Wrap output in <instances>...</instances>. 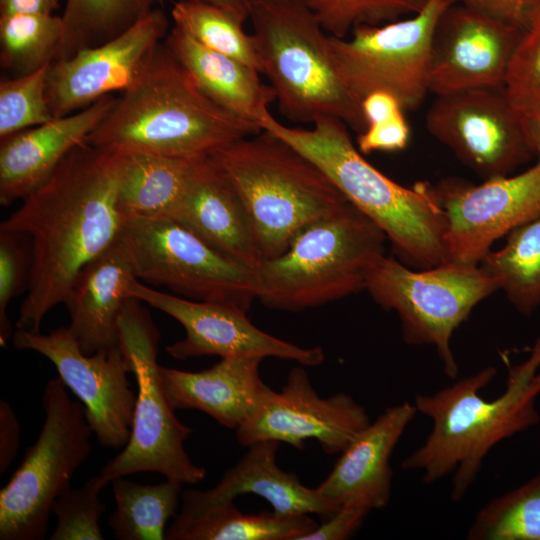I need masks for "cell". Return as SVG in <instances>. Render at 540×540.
Here are the masks:
<instances>
[{
	"mask_svg": "<svg viewBox=\"0 0 540 540\" xmlns=\"http://www.w3.org/2000/svg\"><path fill=\"white\" fill-rule=\"evenodd\" d=\"M262 360L227 357L197 372L160 366L159 373L174 410H199L236 430L255 414L269 387L259 374Z\"/></svg>",
	"mask_w": 540,
	"mask_h": 540,
	"instance_id": "obj_24",
	"label": "cell"
},
{
	"mask_svg": "<svg viewBox=\"0 0 540 540\" xmlns=\"http://www.w3.org/2000/svg\"><path fill=\"white\" fill-rule=\"evenodd\" d=\"M174 26L201 46L235 58L259 73L260 59L252 34L227 11L201 0H179L171 10Z\"/></svg>",
	"mask_w": 540,
	"mask_h": 540,
	"instance_id": "obj_33",
	"label": "cell"
},
{
	"mask_svg": "<svg viewBox=\"0 0 540 540\" xmlns=\"http://www.w3.org/2000/svg\"><path fill=\"white\" fill-rule=\"evenodd\" d=\"M504 90L522 115L540 113V6L531 15L514 51Z\"/></svg>",
	"mask_w": 540,
	"mask_h": 540,
	"instance_id": "obj_38",
	"label": "cell"
},
{
	"mask_svg": "<svg viewBox=\"0 0 540 540\" xmlns=\"http://www.w3.org/2000/svg\"><path fill=\"white\" fill-rule=\"evenodd\" d=\"M232 14L242 23L250 18L252 0H201Z\"/></svg>",
	"mask_w": 540,
	"mask_h": 540,
	"instance_id": "obj_46",
	"label": "cell"
},
{
	"mask_svg": "<svg viewBox=\"0 0 540 540\" xmlns=\"http://www.w3.org/2000/svg\"><path fill=\"white\" fill-rule=\"evenodd\" d=\"M265 1H285V0H265Z\"/></svg>",
	"mask_w": 540,
	"mask_h": 540,
	"instance_id": "obj_48",
	"label": "cell"
},
{
	"mask_svg": "<svg viewBox=\"0 0 540 540\" xmlns=\"http://www.w3.org/2000/svg\"><path fill=\"white\" fill-rule=\"evenodd\" d=\"M164 44L210 100L261 128L260 122L270 113L269 105L276 101V95L270 85L261 82L258 71L201 46L176 26Z\"/></svg>",
	"mask_w": 540,
	"mask_h": 540,
	"instance_id": "obj_26",
	"label": "cell"
},
{
	"mask_svg": "<svg viewBox=\"0 0 540 540\" xmlns=\"http://www.w3.org/2000/svg\"><path fill=\"white\" fill-rule=\"evenodd\" d=\"M365 290L384 310L397 313L407 344L433 346L444 373L455 379L453 333L499 287L479 264L445 262L413 270L384 255L371 267Z\"/></svg>",
	"mask_w": 540,
	"mask_h": 540,
	"instance_id": "obj_9",
	"label": "cell"
},
{
	"mask_svg": "<svg viewBox=\"0 0 540 540\" xmlns=\"http://www.w3.org/2000/svg\"><path fill=\"white\" fill-rule=\"evenodd\" d=\"M417 184L441 215L446 262L479 264L499 238L540 214V158L479 185L457 178Z\"/></svg>",
	"mask_w": 540,
	"mask_h": 540,
	"instance_id": "obj_13",
	"label": "cell"
},
{
	"mask_svg": "<svg viewBox=\"0 0 540 540\" xmlns=\"http://www.w3.org/2000/svg\"><path fill=\"white\" fill-rule=\"evenodd\" d=\"M129 296L147 303L179 322L183 339L166 347L175 359L217 355L227 357H275L315 367L325 360L319 346L301 347L270 335L253 325L243 309L218 302L196 301L168 294L133 281Z\"/></svg>",
	"mask_w": 540,
	"mask_h": 540,
	"instance_id": "obj_16",
	"label": "cell"
},
{
	"mask_svg": "<svg viewBox=\"0 0 540 540\" xmlns=\"http://www.w3.org/2000/svg\"><path fill=\"white\" fill-rule=\"evenodd\" d=\"M120 239L139 281L246 312L257 299L255 270L225 256L174 218L125 219Z\"/></svg>",
	"mask_w": 540,
	"mask_h": 540,
	"instance_id": "obj_11",
	"label": "cell"
},
{
	"mask_svg": "<svg viewBox=\"0 0 540 540\" xmlns=\"http://www.w3.org/2000/svg\"><path fill=\"white\" fill-rule=\"evenodd\" d=\"M455 0H427L414 15L377 26L356 27L346 38L330 35L336 69L353 97L373 92L394 96L403 110L424 102L432 36L442 13Z\"/></svg>",
	"mask_w": 540,
	"mask_h": 540,
	"instance_id": "obj_12",
	"label": "cell"
},
{
	"mask_svg": "<svg viewBox=\"0 0 540 540\" xmlns=\"http://www.w3.org/2000/svg\"><path fill=\"white\" fill-rule=\"evenodd\" d=\"M20 443V424L5 400L0 401V474L6 472L14 460Z\"/></svg>",
	"mask_w": 540,
	"mask_h": 540,
	"instance_id": "obj_43",
	"label": "cell"
},
{
	"mask_svg": "<svg viewBox=\"0 0 540 540\" xmlns=\"http://www.w3.org/2000/svg\"><path fill=\"white\" fill-rule=\"evenodd\" d=\"M361 108L367 125L403 112L400 103L394 96L380 91L368 94L362 100Z\"/></svg>",
	"mask_w": 540,
	"mask_h": 540,
	"instance_id": "obj_44",
	"label": "cell"
},
{
	"mask_svg": "<svg viewBox=\"0 0 540 540\" xmlns=\"http://www.w3.org/2000/svg\"><path fill=\"white\" fill-rule=\"evenodd\" d=\"M318 526L308 514H245L227 501L191 517L178 514L165 540H301Z\"/></svg>",
	"mask_w": 540,
	"mask_h": 540,
	"instance_id": "obj_28",
	"label": "cell"
},
{
	"mask_svg": "<svg viewBox=\"0 0 540 540\" xmlns=\"http://www.w3.org/2000/svg\"><path fill=\"white\" fill-rule=\"evenodd\" d=\"M116 99L104 96L72 114L2 138L0 204L22 201L47 181L73 149L87 142Z\"/></svg>",
	"mask_w": 540,
	"mask_h": 540,
	"instance_id": "obj_20",
	"label": "cell"
},
{
	"mask_svg": "<svg viewBox=\"0 0 540 540\" xmlns=\"http://www.w3.org/2000/svg\"><path fill=\"white\" fill-rule=\"evenodd\" d=\"M249 20L261 73L286 118L313 124L333 117L358 133L366 129L361 103L336 69L330 35L304 0H252Z\"/></svg>",
	"mask_w": 540,
	"mask_h": 540,
	"instance_id": "obj_6",
	"label": "cell"
},
{
	"mask_svg": "<svg viewBox=\"0 0 540 540\" xmlns=\"http://www.w3.org/2000/svg\"><path fill=\"white\" fill-rule=\"evenodd\" d=\"M370 422L366 408L347 393L321 398L301 365L290 370L280 391L267 388L259 408L235 436L244 447L274 440L297 450L314 439L333 455L341 453Z\"/></svg>",
	"mask_w": 540,
	"mask_h": 540,
	"instance_id": "obj_17",
	"label": "cell"
},
{
	"mask_svg": "<svg viewBox=\"0 0 540 540\" xmlns=\"http://www.w3.org/2000/svg\"><path fill=\"white\" fill-rule=\"evenodd\" d=\"M371 510L365 506L346 503L322 524L301 538V540H345L361 527Z\"/></svg>",
	"mask_w": 540,
	"mask_h": 540,
	"instance_id": "obj_41",
	"label": "cell"
},
{
	"mask_svg": "<svg viewBox=\"0 0 540 540\" xmlns=\"http://www.w3.org/2000/svg\"><path fill=\"white\" fill-rule=\"evenodd\" d=\"M523 30L459 3L440 16L432 36L428 87L436 96L502 89Z\"/></svg>",
	"mask_w": 540,
	"mask_h": 540,
	"instance_id": "obj_19",
	"label": "cell"
},
{
	"mask_svg": "<svg viewBox=\"0 0 540 540\" xmlns=\"http://www.w3.org/2000/svg\"><path fill=\"white\" fill-rule=\"evenodd\" d=\"M165 0H66L64 36L56 60L116 37Z\"/></svg>",
	"mask_w": 540,
	"mask_h": 540,
	"instance_id": "obj_31",
	"label": "cell"
},
{
	"mask_svg": "<svg viewBox=\"0 0 540 540\" xmlns=\"http://www.w3.org/2000/svg\"><path fill=\"white\" fill-rule=\"evenodd\" d=\"M63 36L61 16L38 13L0 15L2 69L21 76L52 64Z\"/></svg>",
	"mask_w": 540,
	"mask_h": 540,
	"instance_id": "obj_32",
	"label": "cell"
},
{
	"mask_svg": "<svg viewBox=\"0 0 540 540\" xmlns=\"http://www.w3.org/2000/svg\"><path fill=\"white\" fill-rule=\"evenodd\" d=\"M280 442L265 440L245 448L236 464L224 472L220 481L207 490L187 489L182 492L179 516H195L206 509L235 498L253 494L264 498L281 516L317 514L333 515L340 507L326 500L317 488L303 485L297 474L282 470L276 455Z\"/></svg>",
	"mask_w": 540,
	"mask_h": 540,
	"instance_id": "obj_21",
	"label": "cell"
},
{
	"mask_svg": "<svg viewBox=\"0 0 540 540\" xmlns=\"http://www.w3.org/2000/svg\"><path fill=\"white\" fill-rule=\"evenodd\" d=\"M137 275L119 239L86 265L65 302L69 330L86 355L119 345L118 319Z\"/></svg>",
	"mask_w": 540,
	"mask_h": 540,
	"instance_id": "obj_25",
	"label": "cell"
},
{
	"mask_svg": "<svg viewBox=\"0 0 540 540\" xmlns=\"http://www.w3.org/2000/svg\"><path fill=\"white\" fill-rule=\"evenodd\" d=\"M410 137L409 125L400 112L380 121L369 123L357 138L358 150L366 155L376 151H398L404 149Z\"/></svg>",
	"mask_w": 540,
	"mask_h": 540,
	"instance_id": "obj_40",
	"label": "cell"
},
{
	"mask_svg": "<svg viewBox=\"0 0 540 540\" xmlns=\"http://www.w3.org/2000/svg\"><path fill=\"white\" fill-rule=\"evenodd\" d=\"M31 269L30 240L24 234L0 228V345L13 336L7 316L10 301L27 290Z\"/></svg>",
	"mask_w": 540,
	"mask_h": 540,
	"instance_id": "obj_39",
	"label": "cell"
},
{
	"mask_svg": "<svg viewBox=\"0 0 540 540\" xmlns=\"http://www.w3.org/2000/svg\"><path fill=\"white\" fill-rule=\"evenodd\" d=\"M260 131L210 100L163 42L87 143L197 160Z\"/></svg>",
	"mask_w": 540,
	"mask_h": 540,
	"instance_id": "obj_3",
	"label": "cell"
},
{
	"mask_svg": "<svg viewBox=\"0 0 540 540\" xmlns=\"http://www.w3.org/2000/svg\"><path fill=\"white\" fill-rule=\"evenodd\" d=\"M496 374V368L487 366L439 391L414 398L417 412L431 419L432 428L401 467L420 472L426 484L452 475L454 502L465 496L498 443L539 423L540 336L524 361L508 366L504 392L485 399L481 390Z\"/></svg>",
	"mask_w": 540,
	"mask_h": 540,
	"instance_id": "obj_2",
	"label": "cell"
},
{
	"mask_svg": "<svg viewBox=\"0 0 540 540\" xmlns=\"http://www.w3.org/2000/svg\"><path fill=\"white\" fill-rule=\"evenodd\" d=\"M123 223L112 150L87 142L76 147L0 224L27 236L31 246L17 329L40 332L45 316L65 304L83 268L119 239Z\"/></svg>",
	"mask_w": 540,
	"mask_h": 540,
	"instance_id": "obj_1",
	"label": "cell"
},
{
	"mask_svg": "<svg viewBox=\"0 0 540 540\" xmlns=\"http://www.w3.org/2000/svg\"><path fill=\"white\" fill-rule=\"evenodd\" d=\"M523 127L529 148L534 156L540 158V113L522 115Z\"/></svg>",
	"mask_w": 540,
	"mask_h": 540,
	"instance_id": "obj_47",
	"label": "cell"
},
{
	"mask_svg": "<svg viewBox=\"0 0 540 540\" xmlns=\"http://www.w3.org/2000/svg\"><path fill=\"white\" fill-rule=\"evenodd\" d=\"M106 483L99 474L79 488L65 489L53 502L57 523L50 540H102L100 519L106 506L99 494Z\"/></svg>",
	"mask_w": 540,
	"mask_h": 540,
	"instance_id": "obj_37",
	"label": "cell"
},
{
	"mask_svg": "<svg viewBox=\"0 0 540 540\" xmlns=\"http://www.w3.org/2000/svg\"><path fill=\"white\" fill-rule=\"evenodd\" d=\"M429 134L484 180L511 175L534 156L522 114L504 88L437 96L425 115Z\"/></svg>",
	"mask_w": 540,
	"mask_h": 540,
	"instance_id": "obj_15",
	"label": "cell"
},
{
	"mask_svg": "<svg viewBox=\"0 0 540 540\" xmlns=\"http://www.w3.org/2000/svg\"><path fill=\"white\" fill-rule=\"evenodd\" d=\"M169 22L157 7L121 34L55 60L46 96L54 118L79 111L100 98L132 87L167 36Z\"/></svg>",
	"mask_w": 540,
	"mask_h": 540,
	"instance_id": "obj_18",
	"label": "cell"
},
{
	"mask_svg": "<svg viewBox=\"0 0 540 540\" xmlns=\"http://www.w3.org/2000/svg\"><path fill=\"white\" fill-rule=\"evenodd\" d=\"M260 126L319 166L347 201L383 230L401 262L416 269L446 262L435 204L417 183L406 188L369 163L343 121L323 117L307 129L287 126L269 113Z\"/></svg>",
	"mask_w": 540,
	"mask_h": 540,
	"instance_id": "obj_4",
	"label": "cell"
},
{
	"mask_svg": "<svg viewBox=\"0 0 540 540\" xmlns=\"http://www.w3.org/2000/svg\"><path fill=\"white\" fill-rule=\"evenodd\" d=\"M490 17L512 24L523 31L531 15L540 6V0H455Z\"/></svg>",
	"mask_w": 540,
	"mask_h": 540,
	"instance_id": "obj_42",
	"label": "cell"
},
{
	"mask_svg": "<svg viewBox=\"0 0 540 540\" xmlns=\"http://www.w3.org/2000/svg\"><path fill=\"white\" fill-rule=\"evenodd\" d=\"M170 217L244 266L256 270L263 262L243 201L211 156L195 161L187 190Z\"/></svg>",
	"mask_w": 540,
	"mask_h": 540,
	"instance_id": "obj_23",
	"label": "cell"
},
{
	"mask_svg": "<svg viewBox=\"0 0 540 540\" xmlns=\"http://www.w3.org/2000/svg\"><path fill=\"white\" fill-rule=\"evenodd\" d=\"M47 65L0 83V138L54 119L46 96Z\"/></svg>",
	"mask_w": 540,
	"mask_h": 540,
	"instance_id": "obj_36",
	"label": "cell"
},
{
	"mask_svg": "<svg viewBox=\"0 0 540 540\" xmlns=\"http://www.w3.org/2000/svg\"><path fill=\"white\" fill-rule=\"evenodd\" d=\"M416 413L409 401L386 408L340 453L316 487L321 496L337 507L355 503L370 510L384 508L391 497L392 453Z\"/></svg>",
	"mask_w": 540,
	"mask_h": 540,
	"instance_id": "obj_22",
	"label": "cell"
},
{
	"mask_svg": "<svg viewBox=\"0 0 540 540\" xmlns=\"http://www.w3.org/2000/svg\"><path fill=\"white\" fill-rule=\"evenodd\" d=\"M479 265L525 316L540 306V214L507 234L505 245Z\"/></svg>",
	"mask_w": 540,
	"mask_h": 540,
	"instance_id": "obj_29",
	"label": "cell"
},
{
	"mask_svg": "<svg viewBox=\"0 0 540 540\" xmlns=\"http://www.w3.org/2000/svg\"><path fill=\"white\" fill-rule=\"evenodd\" d=\"M60 0H0V15L13 13L53 14Z\"/></svg>",
	"mask_w": 540,
	"mask_h": 540,
	"instance_id": "obj_45",
	"label": "cell"
},
{
	"mask_svg": "<svg viewBox=\"0 0 540 540\" xmlns=\"http://www.w3.org/2000/svg\"><path fill=\"white\" fill-rule=\"evenodd\" d=\"M42 407L39 436L0 491L1 540L45 538L53 502L92 450L84 407L70 398L59 377L45 385Z\"/></svg>",
	"mask_w": 540,
	"mask_h": 540,
	"instance_id": "obj_10",
	"label": "cell"
},
{
	"mask_svg": "<svg viewBox=\"0 0 540 540\" xmlns=\"http://www.w3.org/2000/svg\"><path fill=\"white\" fill-rule=\"evenodd\" d=\"M211 157L238 191L263 260L282 254L305 225L347 201L312 160L264 130Z\"/></svg>",
	"mask_w": 540,
	"mask_h": 540,
	"instance_id": "obj_7",
	"label": "cell"
},
{
	"mask_svg": "<svg viewBox=\"0 0 540 540\" xmlns=\"http://www.w3.org/2000/svg\"><path fill=\"white\" fill-rule=\"evenodd\" d=\"M387 237L346 201L305 225L287 249L255 270L257 299L274 310L297 312L365 289Z\"/></svg>",
	"mask_w": 540,
	"mask_h": 540,
	"instance_id": "obj_5",
	"label": "cell"
},
{
	"mask_svg": "<svg viewBox=\"0 0 540 540\" xmlns=\"http://www.w3.org/2000/svg\"><path fill=\"white\" fill-rule=\"evenodd\" d=\"M323 29L346 38L359 26H377L419 12L427 0H304Z\"/></svg>",
	"mask_w": 540,
	"mask_h": 540,
	"instance_id": "obj_35",
	"label": "cell"
},
{
	"mask_svg": "<svg viewBox=\"0 0 540 540\" xmlns=\"http://www.w3.org/2000/svg\"><path fill=\"white\" fill-rule=\"evenodd\" d=\"M118 335L138 391L129 441L99 476L106 484L139 472L159 473L182 485L201 482L206 469L194 464L184 448L193 430L176 418L165 394L157 362L160 334L139 299L130 297L125 302Z\"/></svg>",
	"mask_w": 540,
	"mask_h": 540,
	"instance_id": "obj_8",
	"label": "cell"
},
{
	"mask_svg": "<svg viewBox=\"0 0 540 540\" xmlns=\"http://www.w3.org/2000/svg\"><path fill=\"white\" fill-rule=\"evenodd\" d=\"M112 152L124 220L170 217L187 190L196 160L129 149Z\"/></svg>",
	"mask_w": 540,
	"mask_h": 540,
	"instance_id": "obj_27",
	"label": "cell"
},
{
	"mask_svg": "<svg viewBox=\"0 0 540 540\" xmlns=\"http://www.w3.org/2000/svg\"><path fill=\"white\" fill-rule=\"evenodd\" d=\"M469 540H540V471L493 498L476 514Z\"/></svg>",
	"mask_w": 540,
	"mask_h": 540,
	"instance_id": "obj_34",
	"label": "cell"
},
{
	"mask_svg": "<svg viewBox=\"0 0 540 540\" xmlns=\"http://www.w3.org/2000/svg\"><path fill=\"white\" fill-rule=\"evenodd\" d=\"M112 490L116 509L109 518L119 540H165L167 521L175 515L182 484L166 480L156 485L114 478Z\"/></svg>",
	"mask_w": 540,
	"mask_h": 540,
	"instance_id": "obj_30",
	"label": "cell"
},
{
	"mask_svg": "<svg viewBox=\"0 0 540 540\" xmlns=\"http://www.w3.org/2000/svg\"><path fill=\"white\" fill-rule=\"evenodd\" d=\"M13 345L18 350L35 351L55 366L60 380L83 405L86 420L103 447L126 446L136 395L128 379L131 363L119 345L86 355L68 327L47 334L17 329Z\"/></svg>",
	"mask_w": 540,
	"mask_h": 540,
	"instance_id": "obj_14",
	"label": "cell"
}]
</instances>
